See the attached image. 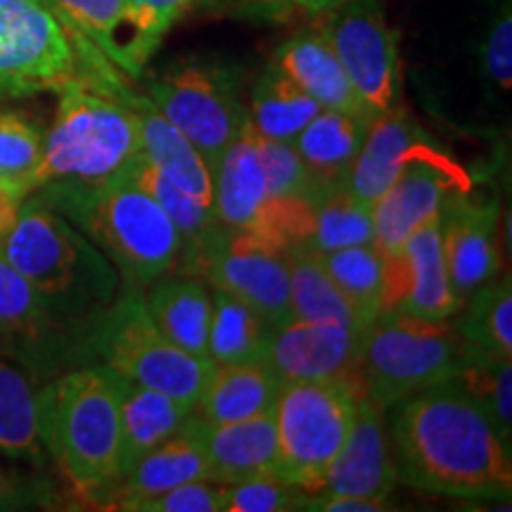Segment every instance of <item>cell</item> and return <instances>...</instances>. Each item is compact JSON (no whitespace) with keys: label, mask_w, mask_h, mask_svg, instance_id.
<instances>
[{"label":"cell","mask_w":512,"mask_h":512,"mask_svg":"<svg viewBox=\"0 0 512 512\" xmlns=\"http://www.w3.org/2000/svg\"><path fill=\"white\" fill-rule=\"evenodd\" d=\"M389 439L399 482L413 489L465 501L510 498V444L453 380L394 403Z\"/></svg>","instance_id":"obj_1"},{"label":"cell","mask_w":512,"mask_h":512,"mask_svg":"<svg viewBox=\"0 0 512 512\" xmlns=\"http://www.w3.org/2000/svg\"><path fill=\"white\" fill-rule=\"evenodd\" d=\"M121 76H81L57 91L60 100L43 140L36 190L43 185H102L131 174L143 150Z\"/></svg>","instance_id":"obj_2"},{"label":"cell","mask_w":512,"mask_h":512,"mask_svg":"<svg viewBox=\"0 0 512 512\" xmlns=\"http://www.w3.org/2000/svg\"><path fill=\"white\" fill-rule=\"evenodd\" d=\"M34 197L74 223L112 261L128 290L150 287L178 264L181 233L131 176L102 185H43Z\"/></svg>","instance_id":"obj_3"},{"label":"cell","mask_w":512,"mask_h":512,"mask_svg":"<svg viewBox=\"0 0 512 512\" xmlns=\"http://www.w3.org/2000/svg\"><path fill=\"white\" fill-rule=\"evenodd\" d=\"M119 382L107 366L72 370L36 394L41 446L69 486L102 503L119 479Z\"/></svg>","instance_id":"obj_4"},{"label":"cell","mask_w":512,"mask_h":512,"mask_svg":"<svg viewBox=\"0 0 512 512\" xmlns=\"http://www.w3.org/2000/svg\"><path fill=\"white\" fill-rule=\"evenodd\" d=\"M0 254L41 294L55 320L110 309L119 290L117 268L74 223L29 195L0 238Z\"/></svg>","instance_id":"obj_5"},{"label":"cell","mask_w":512,"mask_h":512,"mask_svg":"<svg viewBox=\"0 0 512 512\" xmlns=\"http://www.w3.org/2000/svg\"><path fill=\"white\" fill-rule=\"evenodd\" d=\"M470 351L451 320L377 316L363 332L358 373L370 399L389 411L406 396L453 380Z\"/></svg>","instance_id":"obj_6"},{"label":"cell","mask_w":512,"mask_h":512,"mask_svg":"<svg viewBox=\"0 0 512 512\" xmlns=\"http://www.w3.org/2000/svg\"><path fill=\"white\" fill-rule=\"evenodd\" d=\"M363 392L366 387L358 370L330 380L285 382L273 406L278 475L309 494L323 489L332 460L347 441Z\"/></svg>","instance_id":"obj_7"},{"label":"cell","mask_w":512,"mask_h":512,"mask_svg":"<svg viewBox=\"0 0 512 512\" xmlns=\"http://www.w3.org/2000/svg\"><path fill=\"white\" fill-rule=\"evenodd\" d=\"M119 72L83 48L41 0H0V100L60 91L81 76Z\"/></svg>","instance_id":"obj_8"},{"label":"cell","mask_w":512,"mask_h":512,"mask_svg":"<svg viewBox=\"0 0 512 512\" xmlns=\"http://www.w3.org/2000/svg\"><path fill=\"white\" fill-rule=\"evenodd\" d=\"M147 100L200 150L209 171L247 124L238 69L207 57H183L147 83Z\"/></svg>","instance_id":"obj_9"},{"label":"cell","mask_w":512,"mask_h":512,"mask_svg":"<svg viewBox=\"0 0 512 512\" xmlns=\"http://www.w3.org/2000/svg\"><path fill=\"white\" fill-rule=\"evenodd\" d=\"M95 351L128 380L197 406L214 363L178 349L147 313L140 290H128L102 316Z\"/></svg>","instance_id":"obj_10"},{"label":"cell","mask_w":512,"mask_h":512,"mask_svg":"<svg viewBox=\"0 0 512 512\" xmlns=\"http://www.w3.org/2000/svg\"><path fill=\"white\" fill-rule=\"evenodd\" d=\"M181 266L183 273L207 280L211 290L242 299L273 328L292 320L285 254L252 230L228 228L216 221Z\"/></svg>","instance_id":"obj_11"},{"label":"cell","mask_w":512,"mask_h":512,"mask_svg":"<svg viewBox=\"0 0 512 512\" xmlns=\"http://www.w3.org/2000/svg\"><path fill=\"white\" fill-rule=\"evenodd\" d=\"M370 117L401 102L399 36L389 27L380 0H347L323 12L318 24Z\"/></svg>","instance_id":"obj_12"},{"label":"cell","mask_w":512,"mask_h":512,"mask_svg":"<svg viewBox=\"0 0 512 512\" xmlns=\"http://www.w3.org/2000/svg\"><path fill=\"white\" fill-rule=\"evenodd\" d=\"M384 259L380 316L451 320L460 304L453 297L441 249L439 214L415 228L408 240Z\"/></svg>","instance_id":"obj_13"},{"label":"cell","mask_w":512,"mask_h":512,"mask_svg":"<svg viewBox=\"0 0 512 512\" xmlns=\"http://www.w3.org/2000/svg\"><path fill=\"white\" fill-rule=\"evenodd\" d=\"M498 221H501L498 202L472 197L470 190L453 192L441 204V249H444L448 283L460 306L498 275L501 268Z\"/></svg>","instance_id":"obj_14"},{"label":"cell","mask_w":512,"mask_h":512,"mask_svg":"<svg viewBox=\"0 0 512 512\" xmlns=\"http://www.w3.org/2000/svg\"><path fill=\"white\" fill-rule=\"evenodd\" d=\"M415 162L458 164L432 143L413 112L399 102L370 117L366 138L349 169L347 188L358 200L373 204L394 178Z\"/></svg>","instance_id":"obj_15"},{"label":"cell","mask_w":512,"mask_h":512,"mask_svg":"<svg viewBox=\"0 0 512 512\" xmlns=\"http://www.w3.org/2000/svg\"><path fill=\"white\" fill-rule=\"evenodd\" d=\"M470 185V176L460 164H408L370 204L373 245L382 256L396 252L415 228L439 214L448 195L470 190Z\"/></svg>","instance_id":"obj_16"},{"label":"cell","mask_w":512,"mask_h":512,"mask_svg":"<svg viewBox=\"0 0 512 512\" xmlns=\"http://www.w3.org/2000/svg\"><path fill=\"white\" fill-rule=\"evenodd\" d=\"M363 332L325 320H290L273 330L264 361L283 382L330 380L356 373Z\"/></svg>","instance_id":"obj_17"},{"label":"cell","mask_w":512,"mask_h":512,"mask_svg":"<svg viewBox=\"0 0 512 512\" xmlns=\"http://www.w3.org/2000/svg\"><path fill=\"white\" fill-rule=\"evenodd\" d=\"M387 411L363 392L342 451L332 460L323 489L339 496H363L389 501L399 484L396 460L389 439Z\"/></svg>","instance_id":"obj_18"},{"label":"cell","mask_w":512,"mask_h":512,"mask_svg":"<svg viewBox=\"0 0 512 512\" xmlns=\"http://www.w3.org/2000/svg\"><path fill=\"white\" fill-rule=\"evenodd\" d=\"M200 427L202 418L195 411L174 437L152 448L112 486L110 494L102 498V505L112 510H133L140 501L162 494L171 486L192 479H211Z\"/></svg>","instance_id":"obj_19"},{"label":"cell","mask_w":512,"mask_h":512,"mask_svg":"<svg viewBox=\"0 0 512 512\" xmlns=\"http://www.w3.org/2000/svg\"><path fill=\"white\" fill-rule=\"evenodd\" d=\"M124 98L136 114L140 131V150L152 166H157L171 183L188 192L192 200L214 207V181L204 157L162 112L126 86Z\"/></svg>","instance_id":"obj_20"},{"label":"cell","mask_w":512,"mask_h":512,"mask_svg":"<svg viewBox=\"0 0 512 512\" xmlns=\"http://www.w3.org/2000/svg\"><path fill=\"white\" fill-rule=\"evenodd\" d=\"M273 64L297 83L306 95L318 102L320 110H337L347 114H370L363 110L354 88L347 79L342 62L320 27L304 29L275 50Z\"/></svg>","instance_id":"obj_21"},{"label":"cell","mask_w":512,"mask_h":512,"mask_svg":"<svg viewBox=\"0 0 512 512\" xmlns=\"http://www.w3.org/2000/svg\"><path fill=\"white\" fill-rule=\"evenodd\" d=\"M195 413V406L174 396L143 387L121 375L119 382V479L147 456L152 448L164 444L166 439L185 425ZM117 479V482H119Z\"/></svg>","instance_id":"obj_22"},{"label":"cell","mask_w":512,"mask_h":512,"mask_svg":"<svg viewBox=\"0 0 512 512\" xmlns=\"http://www.w3.org/2000/svg\"><path fill=\"white\" fill-rule=\"evenodd\" d=\"M200 432L211 479L216 482L233 484L261 472H278V432L273 411L226 425H211L202 418Z\"/></svg>","instance_id":"obj_23"},{"label":"cell","mask_w":512,"mask_h":512,"mask_svg":"<svg viewBox=\"0 0 512 512\" xmlns=\"http://www.w3.org/2000/svg\"><path fill=\"white\" fill-rule=\"evenodd\" d=\"M283 380L266 361L211 366L195 411L211 425H226L273 411Z\"/></svg>","instance_id":"obj_24"},{"label":"cell","mask_w":512,"mask_h":512,"mask_svg":"<svg viewBox=\"0 0 512 512\" xmlns=\"http://www.w3.org/2000/svg\"><path fill=\"white\" fill-rule=\"evenodd\" d=\"M370 117L320 110L292 140L311 181V195L347 183L349 169L366 138Z\"/></svg>","instance_id":"obj_25"},{"label":"cell","mask_w":512,"mask_h":512,"mask_svg":"<svg viewBox=\"0 0 512 512\" xmlns=\"http://www.w3.org/2000/svg\"><path fill=\"white\" fill-rule=\"evenodd\" d=\"M145 306L155 325L185 354L207 358L211 292L192 273H164L150 285Z\"/></svg>","instance_id":"obj_26"},{"label":"cell","mask_w":512,"mask_h":512,"mask_svg":"<svg viewBox=\"0 0 512 512\" xmlns=\"http://www.w3.org/2000/svg\"><path fill=\"white\" fill-rule=\"evenodd\" d=\"M211 181H214L216 221L228 228H252L261 204L266 202L268 188L259 150H256L254 126L249 121L223 152Z\"/></svg>","instance_id":"obj_27"},{"label":"cell","mask_w":512,"mask_h":512,"mask_svg":"<svg viewBox=\"0 0 512 512\" xmlns=\"http://www.w3.org/2000/svg\"><path fill=\"white\" fill-rule=\"evenodd\" d=\"M83 48L100 53L114 69L131 76L124 0H41Z\"/></svg>","instance_id":"obj_28"},{"label":"cell","mask_w":512,"mask_h":512,"mask_svg":"<svg viewBox=\"0 0 512 512\" xmlns=\"http://www.w3.org/2000/svg\"><path fill=\"white\" fill-rule=\"evenodd\" d=\"M320 112L311 95L271 62L256 76L247 98V117L261 136L292 143L304 126Z\"/></svg>","instance_id":"obj_29"},{"label":"cell","mask_w":512,"mask_h":512,"mask_svg":"<svg viewBox=\"0 0 512 512\" xmlns=\"http://www.w3.org/2000/svg\"><path fill=\"white\" fill-rule=\"evenodd\" d=\"M287 275H290V311L294 320H325L366 330L356 311L351 309L339 287L320 264L316 249L294 245L285 249Z\"/></svg>","instance_id":"obj_30"},{"label":"cell","mask_w":512,"mask_h":512,"mask_svg":"<svg viewBox=\"0 0 512 512\" xmlns=\"http://www.w3.org/2000/svg\"><path fill=\"white\" fill-rule=\"evenodd\" d=\"M273 330V325L242 299L219 290L211 292L207 358L214 366L264 361Z\"/></svg>","instance_id":"obj_31"},{"label":"cell","mask_w":512,"mask_h":512,"mask_svg":"<svg viewBox=\"0 0 512 512\" xmlns=\"http://www.w3.org/2000/svg\"><path fill=\"white\" fill-rule=\"evenodd\" d=\"M451 325L470 347L512 358V287L510 275L491 283L465 299Z\"/></svg>","instance_id":"obj_32"},{"label":"cell","mask_w":512,"mask_h":512,"mask_svg":"<svg viewBox=\"0 0 512 512\" xmlns=\"http://www.w3.org/2000/svg\"><path fill=\"white\" fill-rule=\"evenodd\" d=\"M309 200L313 204L311 249L332 252V249L373 245L370 204L358 200L347 183L313 192Z\"/></svg>","instance_id":"obj_33"},{"label":"cell","mask_w":512,"mask_h":512,"mask_svg":"<svg viewBox=\"0 0 512 512\" xmlns=\"http://www.w3.org/2000/svg\"><path fill=\"white\" fill-rule=\"evenodd\" d=\"M57 320L43 297L0 254V349L43 342Z\"/></svg>","instance_id":"obj_34"},{"label":"cell","mask_w":512,"mask_h":512,"mask_svg":"<svg viewBox=\"0 0 512 512\" xmlns=\"http://www.w3.org/2000/svg\"><path fill=\"white\" fill-rule=\"evenodd\" d=\"M320 264L347 297L351 309L368 325L380 316L384 259L375 245H356L332 252H318Z\"/></svg>","instance_id":"obj_35"},{"label":"cell","mask_w":512,"mask_h":512,"mask_svg":"<svg viewBox=\"0 0 512 512\" xmlns=\"http://www.w3.org/2000/svg\"><path fill=\"white\" fill-rule=\"evenodd\" d=\"M477 408L491 420L505 444L512 437V363L508 356L489 354L472 347L470 356L453 377Z\"/></svg>","instance_id":"obj_36"},{"label":"cell","mask_w":512,"mask_h":512,"mask_svg":"<svg viewBox=\"0 0 512 512\" xmlns=\"http://www.w3.org/2000/svg\"><path fill=\"white\" fill-rule=\"evenodd\" d=\"M43 140L46 136L29 117L19 112H0V185L19 202L36 190Z\"/></svg>","instance_id":"obj_37"},{"label":"cell","mask_w":512,"mask_h":512,"mask_svg":"<svg viewBox=\"0 0 512 512\" xmlns=\"http://www.w3.org/2000/svg\"><path fill=\"white\" fill-rule=\"evenodd\" d=\"M0 453L38 458L41 439L36 422V392L27 375L0 358Z\"/></svg>","instance_id":"obj_38"},{"label":"cell","mask_w":512,"mask_h":512,"mask_svg":"<svg viewBox=\"0 0 512 512\" xmlns=\"http://www.w3.org/2000/svg\"><path fill=\"white\" fill-rule=\"evenodd\" d=\"M128 176H131L140 188H145L152 197H155V202L166 211V216L174 221L178 233H181L183 249L181 256H178V268L197 247H200L204 235H207L211 226L216 223L214 207H207V204L192 200L188 192H183L178 185L171 183L169 178H166L157 166L147 162L143 155H140Z\"/></svg>","instance_id":"obj_39"},{"label":"cell","mask_w":512,"mask_h":512,"mask_svg":"<svg viewBox=\"0 0 512 512\" xmlns=\"http://www.w3.org/2000/svg\"><path fill=\"white\" fill-rule=\"evenodd\" d=\"M128 29V62L131 76L143 72L159 41L195 0H124Z\"/></svg>","instance_id":"obj_40"},{"label":"cell","mask_w":512,"mask_h":512,"mask_svg":"<svg viewBox=\"0 0 512 512\" xmlns=\"http://www.w3.org/2000/svg\"><path fill=\"white\" fill-rule=\"evenodd\" d=\"M309 491L287 482L278 472H261L226 484L223 512H287L302 510Z\"/></svg>","instance_id":"obj_41"},{"label":"cell","mask_w":512,"mask_h":512,"mask_svg":"<svg viewBox=\"0 0 512 512\" xmlns=\"http://www.w3.org/2000/svg\"><path fill=\"white\" fill-rule=\"evenodd\" d=\"M254 140L264 166L268 197H311L309 174L294 143L266 138L256 128Z\"/></svg>","instance_id":"obj_42"},{"label":"cell","mask_w":512,"mask_h":512,"mask_svg":"<svg viewBox=\"0 0 512 512\" xmlns=\"http://www.w3.org/2000/svg\"><path fill=\"white\" fill-rule=\"evenodd\" d=\"M223 498L226 484L216 479H192L145 498L133 512H223Z\"/></svg>","instance_id":"obj_43"},{"label":"cell","mask_w":512,"mask_h":512,"mask_svg":"<svg viewBox=\"0 0 512 512\" xmlns=\"http://www.w3.org/2000/svg\"><path fill=\"white\" fill-rule=\"evenodd\" d=\"M479 64L486 81L494 83L498 91H510L512 86V12L510 0H505L496 15L491 17L486 34L479 46Z\"/></svg>","instance_id":"obj_44"},{"label":"cell","mask_w":512,"mask_h":512,"mask_svg":"<svg viewBox=\"0 0 512 512\" xmlns=\"http://www.w3.org/2000/svg\"><path fill=\"white\" fill-rule=\"evenodd\" d=\"M27 498L22 494V486L15 477L5 475L3 470H0V510H17V508H24V503Z\"/></svg>","instance_id":"obj_45"},{"label":"cell","mask_w":512,"mask_h":512,"mask_svg":"<svg viewBox=\"0 0 512 512\" xmlns=\"http://www.w3.org/2000/svg\"><path fill=\"white\" fill-rule=\"evenodd\" d=\"M19 202L15 195H10L8 190L0 185V238H3L5 233H8V228L15 223V216H17V209H19Z\"/></svg>","instance_id":"obj_46"},{"label":"cell","mask_w":512,"mask_h":512,"mask_svg":"<svg viewBox=\"0 0 512 512\" xmlns=\"http://www.w3.org/2000/svg\"><path fill=\"white\" fill-rule=\"evenodd\" d=\"M280 3L290 5L294 10L309 12V15H323V12L335 10L342 3H347V0H280Z\"/></svg>","instance_id":"obj_47"}]
</instances>
